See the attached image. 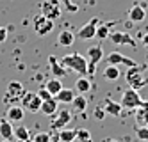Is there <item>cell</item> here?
Listing matches in <instances>:
<instances>
[{
  "instance_id": "obj_17",
  "label": "cell",
  "mask_w": 148,
  "mask_h": 142,
  "mask_svg": "<svg viewBox=\"0 0 148 142\" xmlns=\"http://www.w3.org/2000/svg\"><path fill=\"white\" fill-rule=\"evenodd\" d=\"M41 114H45V116H54L57 114L59 110V107H57V100L56 98H52V100H45L43 103H41Z\"/></svg>"
},
{
  "instance_id": "obj_39",
  "label": "cell",
  "mask_w": 148,
  "mask_h": 142,
  "mask_svg": "<svg viewBox=\"0 0 148 142\" xmlns=\"http://www.w3.org/2000/svg\"><path fill=\"white\" fill-rule=\"evenodd\" d=\"M105 142H118V140H114V139H111V140H105Z\"/></svg>"
},
{
  "instance_id": "obj_21",
  "label": "cell",
  "mask_w": 148,
  "mask_h": 142,
  "mask_svg": "<svg viewBox=\"0 0 148 142\" xmlns=\"http://www.w3.org/2000/svg\"><path fill=\"white\" fill-rule=\"evenodd\" d=\"M73 98H75V91H73V89H64V87L56 94L57 103H71Z\"/></svg>"
},
{
  "instance_id": "obj_6",
  "label": "cell",
  "mask_w": 148,
  "mask_h": 142,
  "mask_svg": "<svg viewBox=\"0 0 148 142\" xmlns=\"http://www.w3.org/2000/svg\"><path fill=\"white\" fill-rule=\"evenodd\" d=\"M32 25H34L36 34H39V36H47L48 32L54 30V20L47 18L45 14H36L34 20H32Z\"/></svg>"
},
{
  "instance_id": "obj_4",
  "label": "cell",
  "mask_w": 148,
  "mask_h": 142,
  "mask_svg": "<svg viewBox=\"0 0 148 142\" xmlns=\"http://www.w3.org/2000/svg\"><path fill=\"white\" fill-rule=\"evenodd\" d=\"M145 100L139 96V91H136V89H127L123 94H121V107L127 108V110H136L137 107H139Z\"/></svg>"
},
{
  "instance_id": "obj_33",
  "label": "cell",
  "mask_w": 148,
  "mask_h": 142,
  "mask_svg": "<svg viewBox=\"0 0 148 142\" xmlns=\"http://www.w3.org/2000/svg\"><path fill=\"white\" fill-rule=\"evenodd\" d=\"M93 116H95V119H98V121H103L107 114H105V110H103L102 107H97V108H95V112H93Z\"/></svg>"
},
{
  "instance_id": "obj_38",
  "label": "cell",
  "mask_w": 148,
  "mask_h": 142,
  "mask_svg": "<svg viewBox=\"0 0 148 142\" xmlns=\"http://www.w3.org/2000/svg\"><path fill=\"white\" fill-rule=\"evenodd\" d=\"M54 142H59V137H57V135L54 137Z\"/></svg>"
},
{
  "instance_id": "obj_12",
  "label": "cell",
  "mask_w": 148,
  "mask_h": 142,
  "mask_svg": "<svg viewBox=\"0 0 148 142\" xmlns=\"http://www.w3.org/2000/svg\"><path fill=\"white\" fill-rule=\"evenodd\" d=\"M71 121V112L70 110H57V117L52 121V128L61 130V128H66Z\"/></svg>"
},
{
  "instance_id": "obj_8",
  "label": "cell",
  "mask_w": 148,
  "mask_h": 142,
  "mask_svg": "<svg viewBox=\"0 0 148 142\" xmlns=\"http://www.w3.org/2000/svg\"><path fill=\"white\" fill-rule=\"evenodd\" d=\"M105 62L111 64V66H127V68H132V66H137V62L130 57H125L123 53L120 52H111L107 57H105Z\"/></svg>"
},
{
  "instance_id": "obj_10",
  "label": "cell",
  "mask_w": 148,
  "mask_h": 142,
  "mask_svg": "<svg viewBox=\"0 0 148 142\" xmlns=\"http://www.w3.org/2000/svg\"><path fill=\"white\" fill-rule=\"evenodd\" d=\"M98 25H100V20L98 18L89 20L86 25H82L79 29V37L80 39H93V37H97V27Z\"/></svg>"
},
{
  "instance_id": "obj_40",
  "label": "cell",
  "mask_w": 148,
  "mask_h": 142,
  "mask_svg": "<svg viewBox=\"0 0 148 142\" xmlns=\"http://www.w3.org/2000/svg\"><path fill=\"white\" fill-rule=\"evenodd\" d=\"M146 69H148V64H146Z\"/></svg>"
},
{
  "instance_id": "obj_2",
  "label": "cell",
  "mask_w": 148,
  "mask_h": 142,
  "mask_svg": "<svg viewBox=\"0 0 148 142\" xmlns=\"http://www.w3.org/2000/svg\"><path fill=\"white\" fill-rule=\"evenodd\" d=\"M125 78H127V84H129L132 89H136V91L143 89V87L148 84V78L145 76V73L141 71L139 66L129 68V71H127V75H125Z\"/></svg>"
},
{
  "instance_id": "obj_13",
  "label": "cell",
  "mask_w": 148,
  "mask_h": 142,
  "mask_svg": "<svg viewBox=\"0 0 148 142\" xmlns=\"http://www.w3.org/2000/svg\"><path fill=\"white\" fill-rule=\"evenodd\" d=\"M48 64H50V69H52V73H54L56 78H62V76H66V75L70 73V71H68L64 66H62V64H61L54 55L48 57Z\"/></svg>"
},
{
  "instance_id": "obj_5",
  "label": "cell",
  "mask_w": 148,
  "mask_h": 142,
  "mask_svg": "<svg viewBox=\"0 0 148 142\" xmlns=\"http://www.w3.org/2000/svg\"><path fill=\"white\" fill-rule=\"evenodd\" d=\"M86 55H88V75H95V71H97V64L103 59V48H102V45L91 46Z\"/></svg>"
},
{
  "instance_id": "obj_30",
  "label": "cell",
  "mask_w": 148,
  "mask_h": 142,
  "mask_svg": "<svg viewBox=\"0 0 148 142\" xmlns=\"http://www.w3.org/2000/svg\"><path fill=\"white\" fill-rule=\"evenodd\" d=\"M136 135H137V139H139V140H146L148 142V126H139V124H137Z\"/></svg>"
},
{
  "instance_id": "obj_41",
  "label": "cell",
  "mask_w": 148,
  "mask_h": 142,
  "mask_svg": "<svg viewBox=\"0 0 148 142\" xmlns=\"http://www.w3.org/2000/svg\"><path fill=\"white\" fill-rule=\"evenodd\" d=\"M4 142H7V140H4Z\"/></svg>"
},
{
  "instance_id": "obj_31",
  "label": "cell",
  "mask_w": 148,
  "mask_h": 142,
  "mask_svg": "<svg viewBox=\"0 0 148 142\" xmlns=\"http://www.w3.org/2000/svg\"><path fill=\"white\" fill-rule=\"evenodd\" d=\"M59 2H61V5H64V7L70 11V13H77V11H79V5L73 4L71 0H59Z\"/></svg>"
},
{
  "instance_id": "obj_14",
  "label": "cell",
  "mask_w": 148,
  "mask_h": 142,
  "mask_svg": "<svg viewBox=\"0 0 148 142\" xmlns=\"http://www.w3.org/2000/svg\"><path fill=\"white\" fill-rule=\"evenodd\" d=\"M136 121L139 126H148V101H143L136 108Z\"/></svg>"
},
{
  "instance_id": "obj_11",
  "label": "cell",
  "mask_w": 148,
  "mask_h": 142,
  "mask_svg": "<svg viewBox=\"0 0 148 142\" xmlns=\"http://www.w3.org/2000/svg\"><path fill=\"white\" fill-rule=\"evenodd\" d=\"M109 37H111V41L114 43V45H120V46H121V45H127V46L136 48L134 37H132L130 34H127V32H111Z\"/></svg>"
},
{
  "instance_id": "obj_37",
  "label": "cell",
  "mask_w": 148,
  "mask_h": 142,
  "mask_svg": "<svg viewBox=\"0 0 148 142\" xmlns=\"http://www.w3.org/2000/svg\"><path fill=\"white\" fill-rule=\"evenodd\" d=\"M79 142H93L91 139H86V140H79Z\"/></svg>"
},
{
  "instance_id": "obj_24",
  "label": "cell",
  "mask_w": 148,
  "mask_h": 142,
  "mask_svg": "<svg viewBox=\"0 0 148 142\" xmlns=\"http://www.w3.org/2000/svg\"><path fill=\"white\" fill-rule=\"evenodd\" d=\"M116 25V21H109V23H100L97 27V37L98 39H107L111 34V27Z\"/></svg>"
},
{
  "instance_id": "obj_19",
  "label": "cell",
  "mask_w": 148,
  "mask_h": 142,
  "mask_svg": "<svg viewBox=\"0 0 148 142\" xmlns=\"http://www.w3.org/2000/svg\"><path fill=\"white\" fill-rule=\"evenodd\" d=\"M145 16H146V13H145V9H143L139 4L132 5V7H130V11H129V20H130V21H134V23H139V21H143V20H145Z\"/></svg>"
},
{
  "instance_id": "obj_23",
  "label": "cell",
  "mask_w": 148,
  "mask_h": 142,
  "mask_svg": "<svg viewBox=\"0 0 148 142\" xmlns=\"http://www.w3.org/2000/svg\"><path fill=\"white\" fill-rule=\"evenodd\" d=\"M73 41H75L73 32L71 30H62L61 34H59V37H57V45H61V46H71Z\"/></svg>"
},
{
  "instance_id": "obj_9",
  "label": "cell",
  "mask_w": 148,
  "mask_h": 142,
  "mask_svg": "<svg viewBox=\"0 0 148 142\" xmlns=\"http://www.w3.org/2000/svg\"><path fill=\"white\" fill-rule=\"evenodd\" d=\"M41 14L50 20H57L61 16V2L59 0H45L41 4Z\"/></svg>"
},
{
  "instance_id": "obj_35",
  "label": "cell",
  "mask_w": 148,
  "mask_h": 142,
  "mask_svg": "<svg viewBox=\"0 0 148 142\" xmlns=\"http://www.w3.org/2000/svg\"><path fill=\"white\" fill-rule=\"evenodd\" d=\"M7 32H9L7 27H0V43H4L7 39Z\"/></svg>"
},
{
  "instance_id": "obj_26",
  "label": "cell",
  "mask_w": 148,
  "mask_h": 142,
  "mask_svg": "<svg viewBox=\"0 0 148 142\" xmlns=\"http://www.w3.org/2000/svg\"><path fill=\"white\" fill-rule=\"evenodd\" d=\"M13 135L18 139V140H29L30 139V133H29V128L23 126V124H20V126H14L13 128Z\"/></svg>"
},
{
  "instance_id": "obj_15",
  "label": "cell",
  "mask_w": 148,
  "mask_h": 142,
  "mask_svg": "<svg viewBox=\"0 0 148 142\" xmlns=\"http://www.w3.org/2000/svg\"><path fill=\"white\" fill-rule=\"evenodd\" d=\"M23 116H25L23 107H16V105H11V107L7 108V114H5V117L11 123H20L23 119Z\"/></svg>"
},
{
  "instance_id": "obj_16",
  "label": "cell",
  "mask_w": 148,
  "mask_h": 142,
  "mask_svg": "<svg viewBox=\"0 0 148 142\" xmlns=\"http://www.w3.org/2000/svg\"><path fill=\"white\" fill-rule=\"evenodd\" d=\"M13 123L9 121L7 117H4V119H0V135H2V139L4 140H11L14 135H13Z\"/></svg>"
},
{
  "instance_id": "obj_18",
  "label": "cell",
  "mask_w": 148,
  "mask_h": 142,
  "mask_svg": "<svg viewBox=\"0 0 148 142\" xmlns=\"http://www.w3.org/2000/svg\"><path fill=\"white\" fill-rule=\"evenodd\" d=\"M57 137L59 142H73L77 140V128H61Z\"/></svg>"
},
{
  "instance_id": "obj_32",
  "label": "cell",
  "mask_w": 148,
  "mask_h": 142,
  "mask_svg": "<svg viewBox=\"0 0 148 142\" xmlns=\"http://www.w3.org/2000/svg\"><path fill=\"white\" fill-rule=\"evenodd\" d=\"M77 139H79V140H86V139H91V133L88 132L86 128H77Z\"/></svg>"
},
{
  "instance_id": "obj_27",
  "label": "cell",
  "mask_w": 148,
  "mask_h": 142,
  "mask_svg": "<svg viewBox=\"0 0 148 142\" xmlns=\"http://www.w3.org/2000/svg\"><path fill=\"white\" fill-rule=\"evenodd\" d=\"M120 69L118 66H111V64H107L103 69V78H107V80H118L120 78Z\"/></svg>"
},
{
  "instance_id": "obj_22",
  "label": "cell",
  "mask_w": 148,
  "mask_h": 142,
  "mask_svg": "<svg viewBox=\"0 0 148 142\" xmlns=\"http://www.w3.org/2000/svg\"><path fill=\"white\" fill-rule=\"evenodd\" d=\"M71 107H73V112L82 114V112L88 108V100H86V96H84V94L75 96V98H73V101H71Z\"/></svg>"
},
{
  "instance_id": "obj_29",
  "label": "cell",
  "mask_w": 148,
  "mask_h": 142,
  "mask_svg": "<svg viewBox=\"0 0 148 142\" xmlns=\"http://www.w3.org/2000/svg\"><path fill=\"white\" fill-rule=\"evenodd\" d=\"M32 142H52V135L48 132H39V133L34 135Z\"/></svg>"
},
{
  "instance_id": "obj_7",
  "label": "cell",
  "mask_w": 148,
  "mask_h": 142,
  "mask_svg": "<svg viewBox=\"0 0 148 142\" xmlns=\"http://www.w3.org/2000/svg\"><path fill=\"white\" fill-rule=\"evenodd\" d=\"M41 103H43V100L38 96V92H29L27 91L25 96L22 98V107L27 112H39Z\"/></svg>"
},
{
  "instance_id": "obj_34",
  "label": "cell",
  "mask_w": 148,
  "mask_h": 142,
  "mask_svg": "<svg viewBox=\"0 0 148 142\" xmlns=\"http://www.w3.org/2000/svg\"><path fill=\"white\" fill-rule=\"evenodd\" d=\"M38 96H39V98H41V100H43V101H45V100H52V98H54V96H52V94H50V92L47 91V87H45V85H43V87H41V89H39Z\"/></svg>"
},
{
  "instance_id": "obj_3",
  "label": "cell",
  "mask_w": 148,
  "mask_h": 142,
  "mask_svg": "<svg viewBox=\"0 0 148 142\" xmlns=\"http://www.w3.org/2000/svg\"><path fill=\"white\" fill-rule=\"evenodd\" d=\"M25 87L20 84V82H9L7 84V91H5V94H4V103L5 105H9V103H16V101H22V98L25 96Z\"/></svg>"
},
{
  "instance_id": "obj_1",
  "label": "cell",
  "mask_w": 148,
  "mask_h": 142,
  "mask_svg": "<svg viewBox=\"0 0 148 142\" xmlns=\"http://www.w3.org/2000/svg\"><path fill=\"white\" fill-rule=\"evenodd\" d=\"M61 64L64 66L68 71L73 73H79L80 76H86L88 75V59L82 57V53H68L61 59Z\"/></svg>"
},
{
  "instance_id": "obj_28",
  "label": "cell",
  "mask_w": 148,
  "mask_h": 142,
  "mask_svg": "<svg viewBox=\"0 0 148 142\" xmlns=\"http://www.w3.org/2000/svg\"><path fill=\"white\" fill-rule=\"evenodd\" d=\"M75 89L80 92V94H86L91 91V82L86 78V76H80V78L75 82Z\"/></svg>"
},
{
  "instance_id": "obj_36",
  "label": "cell",
  "mask_w": 148,
  "mask_h": 142,
  "mask_svg": "<svg viewBox=\"0 0 148 142\" xmlns=\"http://www.w3.org/2000/svg\"><path fill=\"white\" fill-rule=\"evenodd\" d=\"M143 46H145V48H148V32L143 36Z\"/></svg>"
},
{
  "instance_id": "obj_25",
  "label": "cell",
  "mask_w": 148,
  "mask_h": 142,
  "mask_svg": "<svg viewBox=\"0 0 148 142\" xmlns=\"http://www.w3.org/2000/svg\"><path fill=\"white\" fill-rule=\"evenodd\" d=\"M45 87H47V91L56 98V94L62 89V84H61V80H59V78H56V76H54L52 80H48V82L45 84Z\"/></svg>"
},
{
  "instance_id": "obj_20",
  "label": "cell",
  "mask_w": 148,
  "mask_h": 142,
  "mask_svg": "<svg viewBox=\"0 0 148 142\" xmlns=\"http://www.w3.org/2000/svg\"><path fill=\"white\" fill-rule=\"evenodd\" d=\"M103 110H105V114H107V116L118 117V116H121L123 107H121V103H116V101H111V100H105V107H103Z\"/></svg>"
}]
</instances>
